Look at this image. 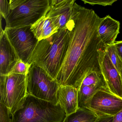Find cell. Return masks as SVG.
I'll use <instances>...</instances> for the list:
<instances>
[{"instance_id":"cell-25","label":"cell","mask_w":122,"mask_h":122,"mask_svg":"<svg viewBox=\"0 0 122 122\" xmlns=\"http://www.w3.org/2000/svg\"><path fill=\"white\" fill-rule=\"evenodd\" d=\"M112 122H122V110L114 116Z\"/></svg>"},{"instance_id":"cell-24","label":"cell","mask_w":122,"mask_h":122,"mask_svg":"<svg viewBox=\"0 0 122 122\" xmlns=\"http://www.w3.org/2000/svg\"><path fill=\"white\" fill-rule=\"evenodd\" d=\"M114 116H105L99 117L95 122H112Z\"/></svg>"},{"instance_id":"cell-11","label":"cell","mask_w":122,"mask_h":122,"mask_svg":"<svg viewBox=\"0 0 122 122\" xmlns=\"http://www.w3.org/2000/svg\"><path fill=\"white\" fill-rule=\"evenodd\" d=\"M13 47L1 26L0 34V76L11 74L19 60Z\"/></svg>"},{"instance_id":"cell-1","label":"cell","mask_w":122,"mask_h":122,"mask_svg":"<svg viewBox=\"0 0 122 122\" xmlns=\"http://www.w3.org/2000/svg\"><path fill=\"white\" fill-rule=\"evenodd\" d=\"M100 18L92 9L75 3L66 28L70 38L67 54L56 78L60 85L79 89L85 77L93 72H101L99 51L106 47L98 33Z\"/></svg>"},{"instance_id":"cell-4","label":"cell","mask_w":122,"mask_h":122,"mask_svg":"<svg viewBox=\"0 0 122 122\" xmlns=\"http://www.w3.org/2000/svg\"><path fill=\"white\" fill-rule=\"evenodd\" d=\"M10 11L5 28L31 26L47 15L50 0H10Z\"/></svg>"},{"instance_id":"cell-18","label":"cell","mask_w":122,"mask_h":122,"mask_svg":"<svg viewBox=\"0 0 122 122\" xmlns=\"http://www.w3.org/2000/svg\"><path fill=\"white\" fill-rule=\"evenodd\" d=\"M111 62L118 72L122 68V60L121 59L114 44L108 46L105 50Z\"/></svg>"},{"instance_id":"cell-15","label":"cell","mask_w":122,"mask_h":122,"mask_svg":"<svg viewBox=\"0 0 122 122\" xmlns=\"http://www.w3.org/2000/svg\"><path fill=\"white\" fill-rule=\"evenodd\" d=\"M98 117L86 108H78L75 112L66 116L63 122H95Z\"/></svg>"},{"instance_id":"cell-6","label":"cell","mask_w":122,"mask_h":122,"mask_svg":"<svg viewBox=\"0 0 122 122\" xmlns=\"http://www.w3.org/2000/svg\"><path fill=\"white\" fill-rule=\"evenodd\" d=\"M0 102L12 115L22 105L27 95V75L12 73L0 76Z\"/></svg>"},{"instance_id":"cell-20","label":"cell","mask_w":122,"mask_h":122,"mask_svg":"<svg viewBox=\"0 0 122 122\" xmlns=\"http://www.w3.org/2000/svg\"><path fill=\"white\" fill-rule=\"evenodd\" d=\"M9 108L0 102V122H12Z\"/></svg>"},{"instance_id":"cell-16","label":"cell","mask_w":122,"mask_h":122,"mask_svg":"<svg viewBox=\"0 0 122 122\" xmlns=\"http://www.w3.org/2000/svg\"><path fill=\"white\" fill-rule=\"evenodd\" d=\"M103 87L98 86H80L78 89V108H87L88 104L93 95Z\"/></svg>"},{"instance_id":"cell-17","label":"cell","mask_w":122,"mask_h":122,"mask_svg":"<svg viewBox=\"0 0 122 122\" xmlns=\"http://www.w3.org/2000/svg\"><path fill=\"white\" fill-rule=\"evenodd\" d=\"M98 86L107 87L101 72H93L84 78L80 86Z\"/></svg>"},{"instance_id":"cell-8","label":"cell","mask_w":122,"mask_h":122,"mask_svg":"<svg viewBox=\"0 0 122 122\" xmlns=\"http://www.w3.org/2000/svg\"><path fill=\"white\" fill-rule=\"evenodd\" d=\"M87 108L98 117L114 116L122 110V98L111 93L107 87L101 88L93 95Z\"/></svg>"},{"instance_id":"cell-23","label":"cell","mask_w":122,"mask_h":122,"mask_svg":"<svg viewBox=\"0 0 122 122\" xmlns=\"http://www.w3.org/2000/svg\"><path fill=\"white\" fill-rule=\"evenodd\" d=\"M114 44L119 54V56L122 60V41H116Z\"/></svg>"},{"instance_id":"cell-10","label":"cell","mask_w":122,"mask_h":122,"mask_svg":"<svg viewBox=\"0 0 122 122\" xmlns=\"http://www.w3.org/2000/svg\"><path fill=\"white\" fill-rule=\"evenodd\" d=\"M75 0H50V8L46 15L59 30L67 28Z\"/></svg>"},{"instance_id":"cell-21","label":"cell","mask_w":122,"mask_h":122,"mask_svg":"<svg viewBox=\"0 0 122 122\" xmlns=\"http://www.w3.org/2000/svg\"><path fill=\"white\" fill-rule=\"evenodd\" d=\"M10 2L7 0H0V14L5 20L10 14Z\"/></svg>"},{"instance_id":"cell-9","label":"cell","mask_w":122,"mask_h":122,"mask_svg":"<svg viewBox=\"0 0 122 122\" xmlns=\"http://www.w3.org/2000/svg\"><path fill=\"white\" fill-rule=\"evenodd\" d=\"M105 50L99 51L98 61L101 73L108 90L122 98V82L120 75Z\"/></svg>"},{"instance_id":"cell-5","label":"cell","mask_w":122,"mask_h":122,"mask_svg":"<svg viewBox=\"0 0 122 122\" xmlns=\"http://www.w3.org/2000/svg\"><path fill=\"white\" fill-rule=\"evenodd\" d=\"M60 84L43 68L31 64L27 75V92L37 98L58 103L57 93Z\"/></svg>"},{"instance_id":"cell-14","label":"cell","mask_w":122,"mask_h":122,"mask_svg":"<svg viewBox=\"0 0 122 122\" xmlns=\"http://www.w3.org/2000/svg\"><path fill=\"white\" fill-rule=\"evenodd\" d=\"M31 30L38 41L49 37L59 30L46 15L31 25Z\"/></svg>"},{"instance_id":"cell-26","label":"cell","mask_w":122,"mask_h":122,"mask_svg":"<svg viewBox=\"0 0 122 122\" xmlns=\"http://www.w3.org/2000/svg\"><path fill=\"white\" fill-rule=\"evenodd\" d=\"M119 73H120V75L121 78V80H122V68L121 70L120 71Z\"/></svg>"},{"instance_id":"cell-22","label":"cell","mask_w":122,"mask_h":122,"mask_svg":"<svg viewBox=\"0 0 122 122\" xmlns=\"http://www.w3.org/2000/svg\"><path fill=\"white\" fill-rule=\"evenodd\" d=\"M84 4H88L91 5H102L103 6L112 5L113 3L117 1V0H82Z\"/></svg>"},{"instance_id":"cell-2","label":"cell","mask_w":122,"mask_h":122,"mask_svg":"<svg viewBox=\"0 0 122 122\" xmlns=\"http://www.w3.org/2000/svg\"><path fill=\"white\" fill-rule=\"evenodd\" d=\"M70 38V32L66 28L59 30L49 37L38 41L30 64L43 68L56 80L66 56Z\"/></svg>"},{"instance_id":"cell-7","label":"cell","mask_w":122,"mask_h":122,"mask_svg":"<svg viewBox=\"0 0 122 122\" xmlns=\"http://www.w3.org/2000/svg\"><path fill=\"white\" fill-rule=\"evenodd\" d=\"M4 31L19 59L30 64L33 54L39 41L32 32L31 26L5 28Z\"/></svg>"},{"instance_id":"cell-3","label":"cell","mask_w":122,"mask_h":122,"mask_svg":"<svg viewBox=\"0 0 122 122\" xmlns=\"http://www.w3.org/2000/svg\"><path fill=\"white\" fill-rule=\"evenodd\" d=\"M67 116L59 104L41 100L28 94L20 107L12 115V122H63Z\"/></svg>"},{"instance_id":"cell-13","label":"cell","mask_w":122,"mask_h":122,"mask_svg":"<svg viewBox=\"0 0 122 122\" xmlns=\"http://www.w3.org/2000/svg\"><path fill=\"white\" fill-rule=\"evenodd\" d=\"M78 89L69 86L60 85L57 93L58 103L65 110L67 116L78 108Z\"/></svg>"},{"instance_id":"cell-12","label":"cell","mask_w":122,"mask_h":122,"mask_svg":"<svg viewBox=\"0 0 122 122\" xmlns=\"http://www.w3.org/2000/svg\"><path fill=\"white\" fill-rule=\"evenodd\" d=\"M119 21L108 15L103 18L98 28L99 37L105 47L114 44L120 33Z\"/></svg>"},{"instance_id":"cell-19","label":"cell","mask_w":122,"mask_h":122,"mask_svg":"<svg viewBox=\"0 0 122 122\" xmlns=\"http://www.w3.org/2000/svg\"><path fill=\"white\" fill-rule=\"evenodd\" d=\"M31 65L29 63H26L20 59L15 65L12 73L27 75Z\"/></svg>"}]
</instances>
